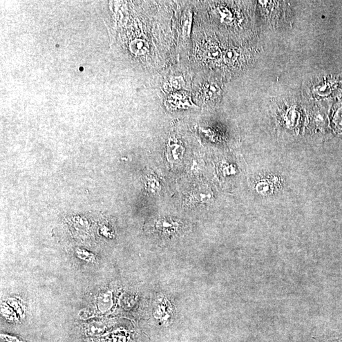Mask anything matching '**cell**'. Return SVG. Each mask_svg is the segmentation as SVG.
I'll list each match as a JSON object with an SVG mask.
<instances>
[{"instance_id": "cell-1", "label": "cell", "mask_w": 342, "mask_h": 342, "mask_svg": "<svg viewBox=\"0 0 342 342\" xmlns=\"http://www.w3.org/2000/svg\"><path fill=\"white\" fill-rule=\"evenodd\" d=\"M310 93L316 98L326 99L342 97V73L319 76L314 80Z\"/></svg>"}, {"instance_id": "cell-2", "label": "cell", "mask_w": 342, "mask_h": 342, "mask_svg": "<svg viewBox=\"0 0 342 342\" xmlns=\"http://www.w3.org/2000/svg\"><path fill=\"white\" fill-rule=\"evenodd\" d=\"M165 106L171 110L184 109L194 106L191 98L184 91L176 92L170 95L165 102Z\"/></svg>"}, {"instance_id": "cell-3", "label": "cell", "mask_w": 342, "mask_h": 342, "mask_svg": "<svg viewBox=\"0 0 342 342\" xmlns=\"http://www.w3.org/2000/svg\"><path fill=\"white\" fill-rule=\"evenodd\" d=\"M222 89L216 82H208L202 88V98L205 102L214 101L221 97Z\"/></svg>"}, {"instance_id": "cell-4", "label": "cell", "mask_w": 342, "mask_h": 342, "mask_svg": "<svg viewBox=\"0 0 342 342\" xmlns=\"http://www.w3.org/2000/svg\"><path fill=\"white\" fill-rule=\"evenodd\" d=\"M183 152H184V149L182 144L175 139L169 140L166 153L167 157L169 161L175 162L180 160L183 155Z\"/></svg>"}, {"instance_id": "cell-5", "label": "cell", "mask_w": 342, "mask_h": 342, "mask_svg": "<svg viewBox=\"0 0 342 342\" xmlns=\"http://www.w3.org/2000/svg\"><path fill=\"white\" fill-rule=\"evenodd\" d=\"M333 122L335 130L342 133V100H340L335 107Z\"/></svg>"}, {"instance_id": "cell-6", "label": "cell", "mask_w": 342, "mask_h": 342, "mask_svg": "<svg viewBox=\"0 0 342 342\" xmlns=\"http://www.w3.org/2000/svg\"><path fill=\"white\" fill-rule=\"evenodd\" d=\"M210 198H211V194L209 193L201 191L200 190H196L190 193L188 202L189 203H205Z\"/></svg>"}, {"instance_id": "cell-7", "label": "cell", "mask_w": 342, "mask_h": 342, "mask_svg": "<svg viewBox=\"0 0 342 342\" xmlns=\"http://www.w3.org/2000/svg\"><path fill=\"white\" fill-rule=\"evenodd\" d=\"M185 84V80L182 76H175L165 82L164 88L167 91H173L174 89L182 88Z\"/></svg>"}, {"instance_id": "cell-8", "label": "cell", "mask_w": 342, "mask_h": 342, "mask_svg": "<svg viewBox=\"0 0 342 342\" xmlns=\"http://www.w3.org/2000/svg\"><path fill=\"white\" fill-rule=\"evenodd\" d=\"M76 254L78 258L84 262L93 263L97 260L95 254L85 249H77L76 250Z\"/></svg>"}, {"instance_id": "cell-9", "label": "cell", "mask_w": 342, "mask_h": 342, "mask_svg": "<svg viewBox=\"0 0 342 342\" xmlns=\"http://www.w3.org/2000/svg\"><path fill=\"white\" fill-rule=\"evenodd\" d=\"M0 337H1L2 341L5 342H28L19 337L10 334H0Z\"/></svg>"}, {"instance_id": "cell-10", "label": "cell", "mask_w": 342, "mask_h": 342, "mask_svg": "<svg viewBox=\"0 0 342 342\" xmlns=\"http://www.w3.org/2000/svg\"><path fill=\"white\" fill-rule=\"evenodd\" d=\"M159 184L155 178H150L147 181V187L152 191L155 192L156 190L159 189Z\"/></svg>"}, {"instance_id": "cell-11", "label": "cell", "mask_w": 342, "mask_h": 342, "mask_svg": "<svg viewBox=\"0 0 342 342\" xmlns=\"http://www.w3.org/2000/svg\"><path fill=\"white\" fill-rule=\"evenodd\" d=\"M337 342H342V338L339 339V341H337Z\"/></svg>"}]
</instances>
